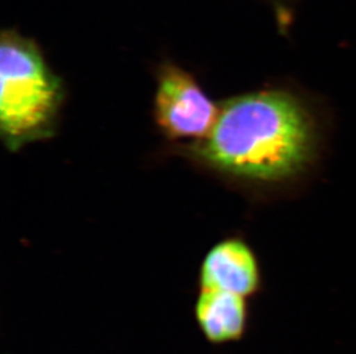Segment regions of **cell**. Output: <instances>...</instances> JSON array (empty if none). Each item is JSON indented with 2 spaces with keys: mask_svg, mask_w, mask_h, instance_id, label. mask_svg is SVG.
I'll list each match as a JSON object with an SVG mask.
<instances>
[{
  "mask_svg": "<svg viewBox=\"0 0 356 354\" xmlns=\"http://www.w3.org/2000/svg\"><path fill=\"white\" fill-rule=\"evenodd\" d=\"M0 130L10 150L52 133L61 87L38 49L27 40L3 36L0 50Z\"/></svg>",
  "mask_w": 356,
  "mask_h": 354,
  "instance_id": "cell-2",
  "label": "cell"
},
{
  "mask_svg": "<svg viewBox=\"0 0 356 354\" xmlns=\"http://www.w3.org/2000/svg\"><path fill=\"white\" fill-rule=\"evenodd\" d=\"M156 120L171 138H203L213 128L219 110L191 75L166 68L156 94Z\"/></svg>",
  "mask_w": 356,
  "mask_h": 354,
  "instance_id": "cell-3",
  "label": "cell"
},
{
  "mask_svg": "<svg viewBox=\"0 0 356 354\" xmlns=\"http://www.w3.org/2000/svg\"><path fill=\"white\" fill-rule=\"evenodd\" d=\"M200 282L202 290L224 291L245 298L259 285L255 258L242 242H222L205 255Z\"/></svg>",
  "mask_w": 356,
  "mask_h": 354,
  "instance_id": "cell-4",
  "label": "cell"
},
{
  "mask_svg": "<svg viewBox=\"0 0 356 354\" xmlns=\"http://www.w3.org/2000/svg\"><path fill=\"white\" fill-rule=\"evenodd\" d=\"M312 149L302 108L282 92L226 101L198 153L212 166L240 176L277 180L299 169Z\"/></svg>",
  "mask_w": 356,
  "mask_h": 354,
  "instance_id": "cell-1",
  "label": "cell"
},
{
  "mask_svg": "<svg viewBox=\"0 0 356 354\" xmlns=\"http://www.w3.org/2000/svg\"><path fill=\"white\" fill-rule=\"evenodd\" d=\"M195 318L205 338L213 344L238 341L245 332V297L218 290H202L195 304Z\"/></svg>",
  "mask_w": 356,
  "mask_h": 354,
  "instance_id": "cell-5",
  "label": "cell"
}]
</instances>
